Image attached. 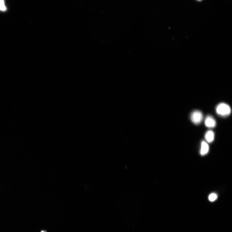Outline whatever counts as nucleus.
I'll return each instance as SVG.
<instances>
[{
	"instance_id": "obj_1",
	"label": "nucleus",
	"mask_w": 232,
	"mask_h": 232,
	"mask_svg": "<svg viewBox=\"0 0 232 232\" xmlns=\"http://www.w3.org/2000/svg\"><path fill=\"white\" fill-rule=\"evenodd\" d=\"M216 111L217 113L222 117H226L229 115L231 112L229 106L224 103H221L217 105Z\"/></svg>"
},
{
	"instance_id": "obj_2",
	"label": "nucleus",
	"mask_w": 232,
	"mask_h": 232,
	"mask_svg": "<svg viewBox=\"0 0 232 232\" xmlns=\"http://www.w3.org/2000/svg\"><path fill=\"white\" fill-rule=\"evenodd\" d=\"M190 118L193 123L196 125H198L203 120V114L199 111H194L191 115Z\"/></svg>"
},
{
	"instance_id": "obj_3",
	"label": "nucleus",
	"mask_w": 232,
	"mask_h": 232,
	"mask_svg": "<svg viewBox=\"0 0 232 232\" xmlns=\"http://www.w3.org/2000/svg\"><path fill=\"white\" fill-rule=\"evenodd\" d=\"M205 124L207 127L212 128L216 127V122L212 117L208 115L207 116L205 119Z\"/></svg>"
},
{
	"instance_id": "obj_4",
	"label": "nucleus",
	"mask_w": 232,
	"mask_h": 232,
	"mask_svg": "<svg viewBox=\"0 0 232 232\" xmlns=\"http://www.w3.org/2000/svg\"><path fill=\"white\" fill-rule=\"evenodd\" d=\"M209 150V146L207 143L204 141H203L201 145V148L200 151V155H204L207 154Z\"/></svg>"
},
{
	"instance_id": "obj_5",
	"label": "nucleus",
	"mask_w": 232,
	"mask_h": 232,
	"mask_svg": "<svg viewBox=\"0 0 232 232\" xmlns=\"http://www.w3.org/2000/svg\"><path fill=\"white\" fill-rule=\"evenodd\" d=\"M214 133L212 131H209L207 132L205 138L206 140L209 142H213L214 139Z\"/></svg>"
},
{
	"instance_id": "obj_6",
	"label": "nucleus",
	"mask_w": 232,
	"mask_h": 232,
	"mask_svg": "<svg viewBox=\"0 0 232 232\" xmlns=\"http://www.w3.org/2000/svg\"><path fill=\"white\" fill-rule=\"evenodd\" d=\"M6 8L4 0H0V11H6Z\"/></svg>"
},
{
	"instance_id": "obj_7",
	"label": "nucleus",
	"mask_w": 232,
	"mask_h": 232,
	"mask_svg": "<svg viewBox=\"0 0 232 232\" xmlns=\"http://www.w3.org/2000/svg\"><path fill=\"white\" fill-rule=\"evenodd\" d=\"M217 198V195L216 193H211L209 196V199L211 202H213Z\"/></svg>"
}]
</instances>
